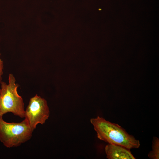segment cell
I'll list each match as a JSON object with an SVG mask.
<instances>
[{
	"label": "cell",
	"mask_w": 159,
	"mask_h": 159,
	"mask_svg": "<svg viewBox=\"0 0 159 159\" xmlns=\"http://www.w3.org/2000/svg\"><path fill=\"white\" fill-rule=\"evenodd\" d=\"M105 151L108 159H135L130 149L119 145L108 143Z\"/></svg>",
	"instance_id": "cell-5"
},
{
	"label": "cell",
	"mask_w": 159,
	"mask_h": 159,
	"mask_svg": "<svg viewBox=\"0 0 159 159\" xmlns=\"http://www.w3.org/2000/svg\"><path fill=\"white\" fill-rule=\"evenodd\" d=\"M90 121L99 139L129 149L139 147V141L128 133L118 124L112 123L99 116L91 119Z\"/></svg>",
	"instance_id": "cell-1"
},
{
	"label": "cell",
	"mask_w": 159,
	"mask_h": 159,
	"mask_svg": "<svg viewBox=\"0 0 159 159\" xmlns=\"http://www.w3.org/2000/svg\"><path fill=\"white\" fill-rule=\"evenodd\" d=\"M148 155L151 159H159V139L156 137L153 138L152 150L150 152Z\"/></svg>",
	"instance_id": "cell-6"
},
{
	"label": "cell",
	"mask_w": 159,
	"mask_h": 159,
	"mask_svg": "<svg viewBox=\"0 0 159 159\" xmlns=\"http://www.w3.org/2000/svg\"><path fill=\"white\" fill-rule=\"evenodd\" d=\"M0 116V141L7 148L16 147L32 138L33 131L25 118L18 123H9Z\"/></svg>",
	"instance_id": "cell-3"
},
{
	"label": "cell",
	"mask_w": 159,
	"mask_h": 159,
	"mask_svg": "<svg viewBox=\"0 0 159 159\" xmlns=\"http://www.w3.org/2000/svg\"><path fill=\"white\" fill-rule=\"evenodd\" d=\"M3 62L0 58V85L2 81V76L3 74Z\"/></svg>",
	"instance_id": "cell-7"
},
{
	"label": "cell",
	"mask_w": 159,
	"mask_h": 159,
	"mask_svg": "<svg viewBox=\"0 0 159 159\" xmlns=\"http://www.w3.org/2000/svg\"><path fill=\"white\" fill-rule=\"evenodd\" d=\"M7 84L1 81L0 88V116L8 112L21 118H24L25 111L23 98L17 92L19 86L16 83L14 75L10 74Z\"/></svg>",
	"instance_id": "cell-2"
},
{
	"label": "cell",
	"mask_w": 159,
	"mask_h": 159,
	"mask_svg": "<svg viewBox=\"0 0 159 159\" xmlns=\"http://www.w3.org/2000/svg\"><path fill=\"white\" fill-rule=\"evenodd\" d=\"M49 114L47 101L36 94L30 99L25 111L24 118L34 131L38 124L45 123Z\"/></svg>",
	"instance_id": "cell-4"
}]
</instances>
